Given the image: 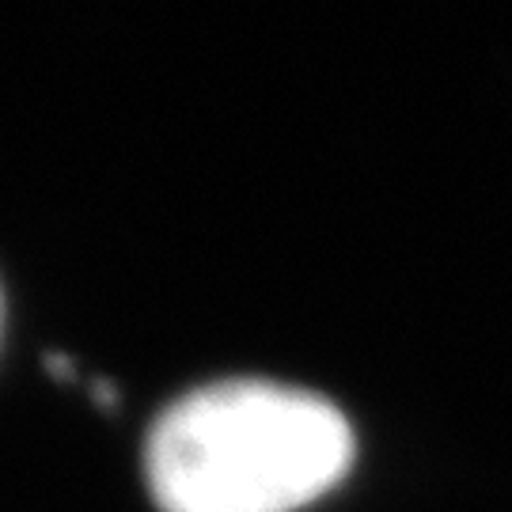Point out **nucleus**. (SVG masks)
<instances>
[{
  "instance_id": "obj_1",
  "label": "nucleus",
  "mask_w": 512,
  "mask_h": 512,
  "mask_svg": "<svg viewBox=\"0 0 512 512\" xmlns=\"http://www.w3.org/2000/svg\"><path fill=\"white\" fill-rule=\"evenodd\" d=\"M353 429L323 395L224 380L183 395L145 444L160 512H300L353 467Z\"/></svg>"
}]
</instances>
